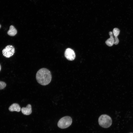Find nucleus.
Listing matches in <instances>:
<instances>
[{
  "label": "nucleus",
  "instance_id": "f257e3e1",
  "mask_svg": "<svg viewBox=\"0 0 133 133\" xmlns=\"http://www.w3.org/2000/svg\"><path fill=\"white\" fill-rule=\"evenodd\" d=\"M36 79L38 82L40 84L45 85L48 84L51 79L50 71L46 68H42L39 70L36 74Z\"/></svg>",
  "mask_w": 133,
  "mask_h": 133
},
{
  "label": "nucleus",
  "instance_id": "f03ea898",
  "mask_svg": "<svg viewBox=\"0 0 133 133\" xmlns=\"http://www.w3.org/2000/svg\"><path fill=\"white\" fill-rule=\"evenodd\" d=\"M99 125L104 128H107L111 125L112 120L111 117L109 116L104 114L101 115L98 119Z\"/></svg>",
  "mask_w": 133,
  "mask_h": 133
},
{
  "label": "nucleus",
  "instance_id": "7ed1b4c3",
  "mask_svg": "<svg viewBox=\"0 0 133 133\" xmlns=\"http://www.w3.org/2000/svg\"><path fill=\"white\" fill-rule=\"evenodd\" d=\"M72 122L71 118L69 116H66L61 118L57 123L58 127L62 129H65L69 127Z\"/></svg>",
  "mask_w": 133,
  "mask_h": 133
},
{
  "label": "nucleus",
  "instance_id": "20e7f679",
  "mask_svg": "<svg viewBox=\"0 0 133 133\" xmlns=\"http://www.w3.org/2000/svg\"><path fill=\"white\" fill-rule=\"evenodd\" d=\"M15 52L14 48L13 46L10 45L7 46L2 50L3 55L7 58L13 56Z\"/></svg>",
  "mask_w": 133,
  "mask_h": 133
},
{
  "label": "nucleus",
  "instance_id": "39448f33",
  "mask_svg": "<svg viewBox=\"0 0 133 133\" xmlns=\"http://www.w3.org/2000/svg\"><path fill=\"white\" fill-rule=\"evenodd\" d=\"M65 55L67 60L70 61L74 60L75 57V55L74 51L73 50L70 48H68L66 50Z\"/></svg>",
  "mask_w": 133,
  "mask_h": 133
},
{
  "label": "nucleus",
  "instance_id": "423d86ee",
  "mask_svg": "<svg viewBox=\"0 0 133 133\" xmlns=\"http://www.w3.org/2000/svg\"><path fill=\"white\" fill-rule=\"evenodd\" d=\"M23 114L25 115H29L32 112L31 105L30 104H28L25 107H23L21 109Z\"/></svg>",
  "mask_w": 133,
  "mask_h": 133
},
{
  "label": "nucleus",
  "instance_id": "0eeeda50",
  "mask_svg": "<svg viewBox=\"0 0 133 133\" xmlns=\"http://www.w3.org/2000/svg\"><path fill=\"white\" fill-rule=\"evenodd\" d=\"M109 34L110 37L106 40L105 43L107 46L111 47L114 44L115 39L113 36V33L112 32H109Z\"/></svg>",
  "mask_w": 133,
  "mask_h": 133
},
{
  "label": "nucleus",
  "instance_id": "6e6552de",
  "mask_svg": "<svg viewBox=\"0 0 133 133\" xmlns=\"http://www.w3.org/2000/svg\"><path fill=\"white\" fill-rule=\"evenodd\" d=\"M9 110L11 112L16 111L19 112L21 110V108L18 104L17 103H14L9 106Z\"/></svg>",
  "mask_w": 133,
  "mask_h": 133
},
{
  "label": "nucleus",
  "instance_id": "1a4fd4ad",
  "mask_svg": "<svg viewBox=\"0 0 133 133\" xmlns=\"http://www.w3.org/2000/svg\"><path fill=\"white\" fill-rule=\"evenodd\" d=\"M17 33V31L15 27L13 25H11L9 29L7 32L8 34L11 36L15 35Z\"/></svg>",
  "mask_w": 133,
  "mask_h": 133
},
{
  "label": "nucleus",
  "instance_id": "9d476101",
  "mask_svg": "<svg viewBox=\"0 0 133 133\" xmlns=\"http://www.w3.org/2000/svg\"><path fill=\"white\" fill-rule=\"evenodd\" d=\"M119 30L117 28H114L113 30V33L115 37H117L119 34Z\"/></svg>",
  "mask_w": 133,
  "mask_h": 133
},
{
  "label": "nucleus",
  "instance_id": "9b49d317",
  "mask_svg": "<svg viewBox=\"0 0 133 133\" xmlns=\"http://www.w3.org/2000/svg\"><path fill=\"white\" fill-rule=\"evenodd\" d=\"M6 84L4 82L0 81V90L3 89L5 87Z\"/></svg>",
  "mask_w": 133,
  "mask_h": 133
},
{
  "label": "nucleus",
  "instance_id": "f8f14e48",
  "mask_svg": "<svg viewBox=\"0 0 133 133\" xmlns=\"http://www.w3.org/2000/svg\"><path fill=\"white\" fill-rule=\"evenodd\" d=\"M115 42L114 44L115 45L117 44L119 42V40L117 37H115Z\"/></svg>",
  "mask_w": 133,
  "mask_h": 133
},
{
  "label": "nucleus",
  "instance_id": "ddd939ff",
  "mask_svg": "<svg viewBox=\"0 0 133 133\" xmlns=\"http://www.w3.org/2000/svg\"><path fill=\"white\" fill-rule=\"evenodd\" d=\"M1 66H0V71L1 70Z\"/></svg>",
  "mask_w": 133,
  "mask_h": 133
},
{
  "label": "nucleus",
  "instance_id": "4468645a",
  "mask_svg": "<svg viewBox=\"0 0 133 133\" xmlns=\"http://www.w3.org/2000/svg\"><path fill=\"white\" fill-rule=\"evenodd\" d=\"M1 25L0 24V28H1Z\"/></svg>",
  "mask_w": 133,
  "mask_h": 133
},
{
  "label": "nucleus",
  "instance_id": "2eb2a0df",
  "mask_svg": "<svg viewBox=\"0 0 133 133\" xmlns=\"http://www.w3.org/2000/svg\"></svg>",
  "mask_w": 133,
  "mask_h": 133
}]
</instances>
